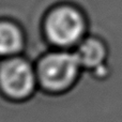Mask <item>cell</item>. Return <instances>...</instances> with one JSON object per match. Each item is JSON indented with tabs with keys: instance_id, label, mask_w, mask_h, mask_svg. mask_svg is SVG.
<instances>
[{
	"instance_id": "3957f363",
	"label": "cell",
	"mask_w": 122,
	"mask_h": 122,
	"mask_svg": "<svg viewBox=\"0 0 122 122\" xmlns=\"http://www.w3.org/2000/svg\"><path fill=\"white\" fill-rule=\"evenodd\" d=\"M36 71L27 58L13 56L0 62V93L12 101L27 100L36 92Z\"/></svg>"
},
{
	"instance_id": "5b68a950",
	"label": "cell",
	"mask_w": 122,
	"mask_h": 122,
	"mask_svg": "<svg viewBox=\"0 0 122 122\" xmlns=\"http://www.w3.org/2000/svg\"><path fill=\"white\" fill-rule=\"evenodd\" d=\"M26 48V34L19 24L0 18V58L17 56Z\"/></svg>"
},
{
	"instance_id": "277c9868",
	"label": "cell",
	"mask_w": 122,
	"mask_h": 122,
	"mask_svg": "<svg viewBox=\"0 0 122 122\" xmlns=\"http://www.w3.org/2000/svg\"><path fill=\"white\" fill-rule=\"evenodd\" d=\"M75 54L82 69L91 71L106 62L108 47L101 38L89 34L77 45Z\"/></svg>"
},
{
	"instance_id": "7a4b0ae2",
	"label": "cell",
	"mask_w": 122,
	"mask_h": 122,
	"mask_svg": "<svg viewBox=\"0 0 122 122\" xmlns=\"http://www.w3.org/2000/svg\"><path fill=\"white\" fill-rule=\"evenodd\" d=\"M81 69L75 51L66 49L47 51L38 59L36 66L41 89L54 94L70 90L77 82Z\"/></svg>"
},
{
	"instance_id": "6da1fadb",
	"label": "cell",
	"mask_w": 122,
	"mask_h": 122,
	"mask_svg": "<svg viewBox=\"0 0 122 122\" xmlns=\"http://www.w3.org/2000/svg\"><path fill=\"white\" fill-rule=\"evenodd\" d=\"M42 28L49 44L66 49L77 46L87 36L88 21L79 8L62 3L47 11Z\"/></svg>"
}]
</instances>
